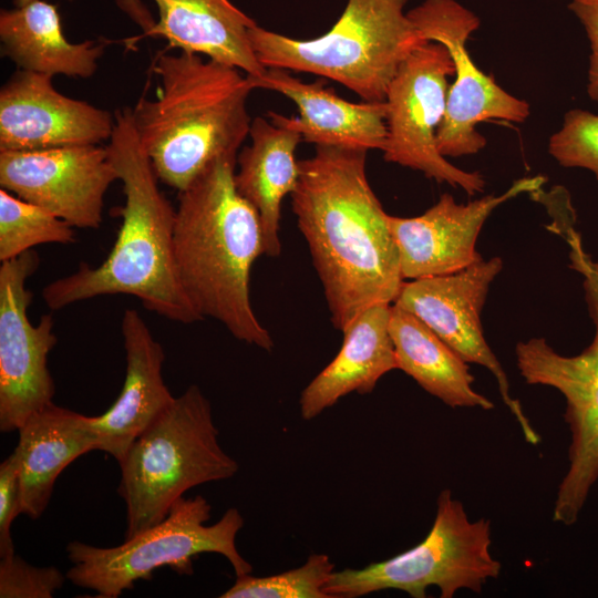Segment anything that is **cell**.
<instances>
[{"label": "cell", "instance_id": "1", "mask_svg": "<svg viewBox=\"0 0 598 598\" xmlns=\"http://www.w3.org/2000/svg\"><path fill=\"white\" fill-rule=\"evenodd\" d=\"M368 151L316 145L299 161L292 210L341 332L364 309L393 303L404 282L388 215L365 174Z\"/></svg>", "mask_w": 598, "mask_h": 598}, {"label": "cell", "instance_id": "2", "mask_svg": "<svg viewBox=\"0 0 598 598\" xmlns=\"http://www.w3.org/2000/svg\"><path fill=\"white\" fill-rule=\"evenodd\" d=\"M106 145L123 184L122 223L107 257L96 267L48 283L45 305L59 310L106 295H130L163 318L181 323L202 320L186 296L174 259L175 209L158 187V178L136 134L131 107L116 110Z\"/></svg>", "mask_w": 598, "mask_h": 598}, {"label": "cell", "instance_id": "3", "mask_svg": "<svg viewBox=\"0 0 598 598\" xmlns=\"http://www.w3.org/2000/svg\"><path fill=\"white\" fill-rule=\"evenodd\" d=\"M236 164L237 155L218 157L178 192L174 259L181 285L202 318L271 351L274 340L249 296L251 267L265 255L262 230L257 210L236 188Z\"/></svg>", "mask_w": 598, "mask_h": 598}, {"label": "cell", "instance_id": "4", "mask_svg": "<svg viewBox=\"0 0 598 598\" xmlns=\"http://www.w3.org/2000/svg\"><path fill=\"white\" fill-rule=\"evenodd\" d=\"M154 99L132 110L138 140L162 183L184 190L213 161L238 155L249 135L247 74L203 55L159 53Z\"/></svg>", "mask_w": 598, "mask_h": 598}, {"label": "cell", "instance_id": "5", "mask_svg": "<svg viewBox=\"0 0 598 598\" xmlns=\"http://www.w3.org/2000/svg\"><path fill=\"white\" fill-rule=\"evenodd\" d=\"M409 0H348L324 34L293 39L255 25L249 40L267 68L305 72L336 81L363 101L385 100L400 65L426 43L404 12Z\"/></svg>", "mask_w": 598, "mask_h": 598}, {"label": "cell", "instance_id": "6", "mask_svg": "<svg viewBox=\"0 0 598 598\" xmlns=\"http://www.w3.org/2000/svg\"><path fill=\"white\" fill-rule=\"evenodd\" d=\"M126 506L125 539L158 524L183 494L239 470L218 442L212 405L197 385L175 398L118 462Z\"/></svg>", "mask_w": 598, "mask_h": 598}, {"label": "cell", "instance_id": "7", "mask_svg": "<svg viewBox=\"0 0 598 598\" xmlns=\"http://www.w3.org/2000/svg\"><path fill=\"white\" fill-rule=\"evenodd\" d=\"M574 221L575 216L561 217L550 229L565 239L569 265L581 276L595 324L594 339L575 355L558 353L544 338L520 341L515 347L516 364L525 382L556 389L565 399L564 419L570 431L569 465L558 485L553 520L566 526L577 523L598 481V261L585 250Z\"/></svg>", "mask_w": 598, "mask_h": 598}, {"label": "cell", "instance_id": "8", "mask_svg": "<svg viewBox=\"0 0 598 598\" xmlns=\"http://www.w3.org/2000/svg\"><path fill=\"white\" fill-rule=\"evenodd\" d=\"M212 506L205 497H179L158 524L125 539L115 547H96L79 540L66 545L72 567L66 579L94 590L95 597L116 598L134 582L151 579L155 569L168 566L179 574L193 573L192 559L203 553H216L228 559L236 576L250 574L251 565L239 554L236 536L244 518L235 507L221 518L205 525Z\"/></svg>", "mask_w": 598, "mask_h": 598}, {"label": "cell", "instance_id": "9", "mask_svg": "<svg viewBox=\"0 0 598 598\" xmlns=\"http://www.w3.org/2000/svg\"><path fill=\"white\" fill-rule=\"evenodd\" d=\"M426 537L416 546L361 569L333 571L323 587L329 598H357L385 589H399L425 598L429 587L442 598L461 589L480 594L499 576L501 563L491 554V522L471 520L451 489H443Z\"/></svg>", "mask_w": 598, "mask_h": 598}, {"label": "cell", "instance_id": "10", "mask_svg": "<svg viewBox=\"0 0 598 598\" xmlns=\"http://www.w3.org/2000/svg\"><path fill=\"white\" fill-rule=\"evenodd\" d=\"M454 62L447 48L426 42L400 65L389 84L385 162L423 173L437 183L460 187L468 195L483 192L485 179L451 164L436 144L448 93L447 78L454 75Z\"/></svg>", "mask_w": 598, "mask_h": 598}, {"label": "cell", "instance_id": "11", "mask_svg": "<svg viewBox=\"0 0 598 598\" xmlns=\"http://www.w3.org/2000/svg\"><path fill=\"white\" fill-rule=\"evenodd\" d=\"M420 35L444 44L454 62V82L447 93L443 120L436 133L440 153L446 157L474 155L486 138L476 130L489 120L523 123L529 104L485 74L472 60L466 43L480 27L478 17L456 0H425L408 11Z\"/></svg>", "mask_w": 598, "mask_h": 598}, {"label": "cell", "instance_id": "12", "mask_svg": "<svg viewBox=\"0 0 598 598\" xmlns=\"http://www.w3.org/2000/svg\"><path fill=\"white\" fill-rule=\"evenodd\" d=\"M34 250L2 261L0 266V431H18L35 412L51 404L54 383L48 355L56 344L53 319L28 318L32 292L27 280L37 271Z\"/></svg>", "mask_w": 598, "mask_h": 598}, {"label": "cell", "instance_id": "13", "mask_svg": "<svg viewBox=\"0 0 598 598\" xmlns=\"http://www.w3.org/2000/svg\"><path fill=\"white\" fill-rule=\"evenodd\" d=\"M502 268L499 257L482 258L455 274L404 281L393 305L416 316L465 362L486 368L524 439L537 445L540 437L519 401L511 395L506 372L483 333L481 312Z\"/></svg>", "mask_w": 598, "mask_h": 598}, {"label": "cell", "instance_id": "14", "mask_svg": "<svg viewBox=\"0 0 598 598\" xmlns=\"http://www.w3.org/2000/svg\"><path fill=\"white\" fill-rule=\"evenodd\" d=\"M118 179L106 146L0 151V186L73 228L100 227L104 196Z\"/></svg>", "mask_w": 598, "mask_h": 598}, {"label": "cell", "instance_id": "15", "mask_svg": "<svg viewBox=\"0 0 598 598\" xmlns=\"http://www.w3.org/2000/svg\"><path fill=\"white\" fill-rule=\"evenodd\" d=\"M545 182L542 175L523 177L501 195L489 194L467 204H457L445 193L420 216L388 215L403 279L451 275L481 260L476 241L491 214L520 194L539 192Z\"/></svg>", "mask_w": 598, "mask_h": 598}, {"label": "cell", "instance_id": "16", "mask_svg": "<svg viewBox=\"0 0 598 598\" xmlns=\"http://www.w3.org/2000/svg\"><path fill=\"white\" fill-rule=\"evenodd\" d=\"M115 115L56 91L52 76L17 70L0 90V151L96 145Z\"/></svg>", "mask_w": 598, "mask_h": 598}, {"label": "cell", "instance_id": "17", "mask_svg": "<svg viewBox=\"0 0 598 598\" xmlns=\"http://www.w3.org/2000/svg\"><path fill=\"white\" fill-rule=\"evenodd\" d=\"M255 89L278 92L298 107V116H285L268 111L269 121L277 126L299 133L302 141L315 145H331L358 150L382 151L386 140V103L349 102L322 80L307 83L288 70L267 68L260 76H249Z\"/></svg>", "mask_w": 598, "mask_h": 598}, {"label": "cell", "instance_id": "18", "mask_svg": "<svg viewBox=\"0 0 598 598\" xmlns=\"http://www.w3.org/2000/svg\"><path fill=\"white\" fill-rule=\"evenodd\" d=\"M126 371L123 388L102 415L89 416L99 450L120 462L127 448L174 402L162 373L165 353L135 309L123 313Z\"/></svg>", "mask_w": 598, "mask_h": 598}, {"label": "cell", "instance_id": "19", "mask_svg": "<svg viewBox=\"0 0 598 598\" xmlns=\"http://www.w3.org/2000/svg\"><path fill=\"white\" fill-rule=\"evenodd\" d=\"M391 309V303L373 305L342 331L343 343L336 358L301 392L303 420L315 419L351 392H372L385 373L398 369L389 329Z\"/></svg>", "mask_w": 598, "mask_h": 598}, {"label": "cell", "instance_id": "20", "mask_svg": "<svg viewBox=\"0 0 598 598\" xmlns=\"http://www.w3.org/2000/svg\"><path fill=\"white\" fill-rule=\"evenodd\" d=\"M153 1L158 20L136 39L162 37L169 48L204 55L249 76H260L267 70L249 40V30L257 23L229 0Z\"/></svg>", "mask_w": 598, "mask_h": 598}, {"label": "cell", "instance_id": "21", "mask_svg": "<svg viewBox=\"0 0 598 598\" xmlns=\"http://www.w3.org/2000/svg\"><path fill=\"white\" fill-rule=\"evenodd\" d=\"M20 515L39 518L49 505L61 472L79 456L99 450L89 416L53 402L18 430Z\"/></svg>", "mask_w": 598, "mask_h": 598}, {"label": "cell", "instance_id": "22", "mask_svg": "<svg viewBox=\"0 0 598 598\" xmlns=\"http://www.w3.org/2000/svg\"><path fill=\"white\" fill-rule=\"evenodd\" d=\"M248 137L249 145L237 155L235 185L259 215L264 254L277 257L281 252V204L295 190L299 179L300 167L295 152L302 137L260 116L251 121Z\"/></svg>", "mask_w": 598, "mask_h": 598}, {"label": "cell", "instance_id": "23", "mask_svg": "<svg viewBox=\"0 0 598 598\" xmlns=\"http://www.w3.org/2000/svg\"><path fill=\"white\" fill-rule=\"evenodd\" d=\"M1 55L19 70L50 76H93L106 42H70L62 29L58 7L34 0L0 12Z\"/></svg>", "mask_w": 598, "mask_h": 598}, {"label": "cell", "instance_id": "24", "mask_svg": "<svg viewBox=\"0 0 598 598\" xmlns=\"http://www.w3.org/2000/svg\"><path fill=\"white\" fill-rule=\"evenodd\" d=\"M398 369L446 405L492 410L493 402L473 389L465 362L413 313L392 305L390 324Z\"/></svg>", "mask_w": 598, "mask_h": 598}, {"label": "cell", "instance_id": "25", "mask_svg": "<svg viewBox=\"0 0 598 598\" xmlns=\"http://www.w3.org/2000/svg\"><path fill=\"white\" fill-rule=\"evenodd\" d=\"M73 227L54 214L0 189V261L42 244L74 243Z\"/></svg>", "mask_w": 598, "mask_h": 598}, {"label": "cell", "instance_id": "26", "mask_svg": "<svg viewBox=\"0 0 598 598\" xmlns=\"http://www.w3.org/2000/svg\"><path fill=\"white\" fill-rule=\"evenodd\" d=\"M334 564L326 554H312L297 568L271 576H236L220 598H329L323 591Z\"/></svg>", "mask_w": 598, "mask_h": 598}, {"label": "cell", "instance_id": "27", "mask_svg": "<svg viewBox=\"0 0 598 598\" xmlns=\"http://www.w3.org/2000/svg\"><path fill=\"white\" fill-rule=\"evenodd\" d=\"M548 153L563 167L590 171L598 182V115L581 109L566 112L549 137Z\"/></svg>", "mask_w": 598, "mask_h": 598}, {"label": "cell", "instance_id": "28", "mask_svg": "<svg viewBox=\"0 0 598 598\" xmlns=\"http://www.w3.org/2000/svg\"><path fill=\"white\" fill-rule=\"evenodd\" d=\"M65 579L54 566L35 567L16 554L0 558V598H52Z\"/></svg>", "mask_w": 598, "mask_h": 598}, {"label": "cell", "instance_id": "29", "mask_svg": "<svg viewBox=\"0 0 598 598\" xmlns=\"http://www.w3.org/2000/svg\"><path fill=\"white\" fill-rule=\"evenodd\" d=\"M20 515V463L13 451L0 464V558L14 554L11 525Z\"/></svg>", "mask_w": 598, "mask_h": 598}, {"label": "cell", "instance_id": "30", "mask_svg": "<svg viewBox=\"0 0 598 598\" xmlns=\"http://www.w3.org/2000/svg\"><path fill=\"white\" fill-rule=\"evenodd\" d=\"M568 9L584 27L589 41L587 93L594 102L598 103V0H571Z\"/></svg>", "mask_w": 598, "mask_h": 598}, {"label": "cell", "instance_id": "31", "mask_svg": "<svg viewBox=\"0 0 598 598\" xmlns=\"http://www.w3.org/2000/svg\"><path fill=\"white\" fill-rule=\"evenodd\" d=\"M118 9L124 12L136 25L141 28L144 35L150 32L156 21L142 0H115Z\"/></svg>", "mask_w": 598, "mask_h": 598}, {"label": "cell", "instance_id": "32", "mask_svg": "<svg viewBox=\"0 0 598 598\" xmlns=\"http://www.w3.org/2000/svg\"><path fill=\"white\" fill-rule=\"evenodd\" d=\"M34 0H13L14 7H22L25 6ZM72 1V0H70Z\"/></svg>", "mask_w": 598, "mask_h": 598}]
</instances>
